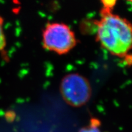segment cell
Listing matches in <instances>:
<instances>
[{
    "label": "cell",
    "mask_w": 132,
    "mask_h": 132,
    "mask_svg": "<svg viewBox=\"0 0 132 132\" xmlns=\"http://www.w3.org/2000/svg\"><path fill=\"white\" fill-rule=\"evenodd\" d=\"M97 40L112 54L123 57L131 48L132 28L128 20L102 8L97 21Z\"/></svg>",
    "instance_id": "6da1fadb"
},
{
    "label": "cell",
    "mask_w": 132,
    "mask_h": 132,
    "mask_svg": "<svg viewBox=\"0 0 132 132\" xmlns=\"http://www.w3.org/2000/svg\"><path fill=\"white\" fill-rule=\"evenodd\" d=\"M44 47L56 53H69L77 45L75 33L63 23H48L42 33Z\"/></svg>",
    "instance_id": "7a4b0ae2"
},
{
    "label": "cell",
    "mask_w": 132,
    "mask_h": 132,
    "mask_svg": "<svg viewBox=\"0 0 132 132\" xmlns=\"http://www.w3.org/2000/svg\"><path fill=\"white\" fill-rule=\"evenodd\" d=\"M61 92L64 100L72 106H82L89 100L91 87L88 81L78 73H71L62 79Z\"/></svg>",
    "instance_id": "3957f363"
},
{
    "label": "cell",
    "mask_w": 132,
    "mask_h": 132,
    "mask_svg": "<svg viewBox=\"0 0 132 132\" xmlns=\"http://www.w3.org/2000/svg\"><path fill=\"white\" fill-rule=\"evenodd\" d=\"M79 132H102L99 128L98 120L92 119L89 126L82 128Z\"/></svg>",
    "instance_id": "277c9868"
},
{
    "label": "cell",
    "mask_w": 132,
    "mask_h": 132,
    "mask_svg": "<svg viewBox=\"0 0 132 132\" xmlns=\"http://www.w3.org/2000/svg\"><path fill=\"white\" fill-rule=\"evenodd\" d=\"M3 23H4V20L0 16V51L4 49L6 44V37L3 32Z\"/></svg>",
    "instance_id": "5b68a950"
},
{
    "label": "cell",
    "mask_w": 132,
    "mask_h": 132,
    "mask_svg": "<svg viewBox=\"0 0 132 132\" xmlns=\"http://www.w3.org/2000/svg\"><path fill=\"white\" fill-rule=\"evenodd\" d=\"M100 1L103 5V8L113 11L114 7L116 4L118 0H100Z\"/></svg>",
    "instance_id": "8992f818"
},
{
    "label": "cell",
    "mask_w": 132,
    "mask_h": 132,
    "mask_svg": "<svg viewBox=\"0 0 132 132\" xmlns=\"http://www.w3.org/2000/svg\"><path fill=\"white\" fill-rule=\"evenodd\" d=\"M128 1H131V0H127Z\"/></svg>",
    "instance_id": "52a82bcc"
}]
</instances>
